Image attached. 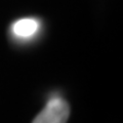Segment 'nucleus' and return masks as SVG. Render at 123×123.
I'll use <instances>...</instances> for the list:
<instances>
[{"label":"nucleus","mask_w":123,"mask_h":123,"mask_svg":"<svg viewBox=\"0 0 123 123\" xmlns=\"http://www.w3.org/2000/svg\"><path fill=\"white\" fill-rule=\"evenodd\" d=\"M39 30V23L34 18H21L14 22L11 26V31L13 35L18 38H30L34 36Z\"/></svg>","instance_id":"obj_2"},{"label":"nucleus","mask_w":123,"mask_h":123,"mask_svg":"<svg viewBox=\"0 0 123 123\" xmlns=\"http://www.w3.org/2000/svg\"><path fill=\"white\" fill-rule=\"evenodd\" d=\"M70 107L61 97H52L32 123H67Z\"/></svg>","instance_id":"obj_1"}]
</instances>
